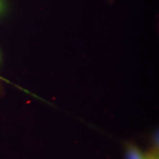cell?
I'll return each mask as SVG.
<instances>
[{"label":"cell","mask_w":159,"mask_h":159,"mask_svg":"<svg viewBox=\"0 0 159 159\" xmlns=\"http://www.w3.org/2000/svg\"><path fill=\"white\" fill-rule=\"evenodd\" d=\"M126 158L127 159H146L147 155L141 151L137 147L134 145H130L127 149L126 152Z\"/></svg>","instance_id":"obj_1"},{"label":"cell","mask_w":159,"mask_h":159,"mask_svg":"<svg viewBox=\"0 0 159 159\" xmlns=\"http://www.w3.org/2000/svg\"><path fill=\"white\" fill-rule=\"evenodd\" d=\"M146 159H158V155H156V153L149 154V155H147Z\"/></svg>","instance_id":"obj_2"},{"label":"cell","mask_w":159,"mask_h":159,"mask_svg":"<svg viewBox=\"0 0 159 159\" xmlns=\"http://www.w3.org/2000/svg\"><path fill=\"white\" fill-rule=\"evenodd\" d=\"M1 8H2V4L0 2V11H1Z\"/></svg>","instance_id":"obj_3"}]
</instances>
